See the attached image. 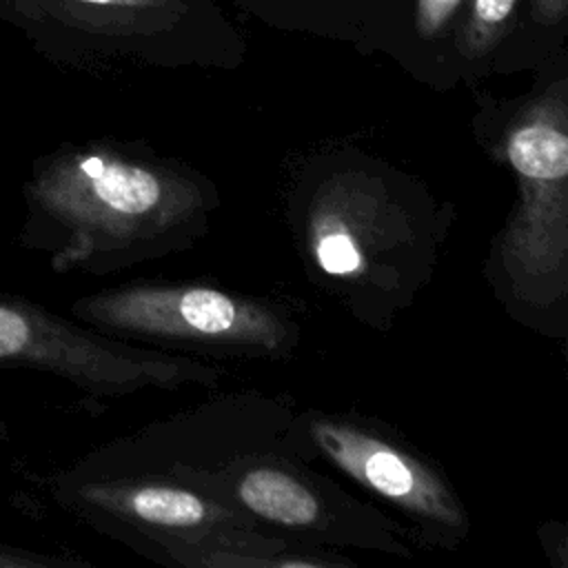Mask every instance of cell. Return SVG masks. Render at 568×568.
<instances>
[{
    "mask_svg": "<svg viewBox=\"0 0 568 568\" xmlns=\"http://www.w3.org/2000/svg\"><path fill=\"white\" fill-rule=\"evenodd\" d=\"M293 413L295 406L286 395L262 390L215 395L109 439L78 457L73 466L91 473L169 479L246 450L284 446V430Z\"/></svg>",
    "mask_w": 568,
    "mask_h": 568,
    "instance_id": "cell-8",
    "label": "cell"
},
{
    "mask_svg": "<svg viewBox=\"0 0 568 568\" xmlns=\"http://www.w3.org/2000/svg\"><path fill=\"white\" fill-rule=\"evenodd\" d=\"M568 0H532V18L544 27H555L564 20Z\"/></svg>",
    "mask_w": 568,
    "mask_h": 568,
    "instance_id": "cell-15",
    "label": "cell"
},
{
    "mask_svg": "<svg viewBox=\"0 0 568 568\" xmlns=\"http://www.w3.org/2000/svg\"><path fill=\"white\" fill-rule=\"evenodd\" d=\"M69 313L104 335L197 359L282 362L304 337L288 302L200 280L106 286L73 300Z\"/></svg>",
    "mask_w": 568,
    "mask_h": 568,
    "instance_id": "cell-4",
    "label": "cell"
},
{
    "mask_svg": "<svg viewBox=\"0 0 568 568\" xmlns=\"http://www.w3.org/2000/svg\"><path fill=\"white\" fill-rule=\"evenodd\" d=\"M517 0H470L468 16L457 31L455 49L466 62H477L493 53L506 38Z\"/></svg>",
    "mask_w": 568,
    "mask_h": 568,
    "instance_id": "cell-12",
    "label": "cell"
},
{
    "mask_svg": "<svg viewBox=\"0 0 568 568\" xmlns=\"http://www.w3.org/2000/svg\"><path fill=\"white\" fill-rule=\"evenodd\" d=\"M0 366L64 379L89 397H126L186 386L217 388L222 364L104 335L44 304L0 291Z\"/></svg>",
    "mask_w": 568,
    "mask_h": 568,
    "instance_id": "cell-7",
    "label": "cell"
},
{
    "mask_svg": "<svg viewBox=\"0 0 568 568\" xmlns=\"http://www.w3.org/2000/svg\"><path fill=\"white\" fill-rule=\"evenodd\" d=\"M138 555L180 568H353L344 552L308 546L260 526L211 528L184 535H158L135 548Z\"/></svg>",
    "mask_w": 568,
    "mask_h": 568,
    "instance_id": "cell-10",
    "label": "cell"
},
{
    "mask_svg": "<svg viewBox=\"0 0 568 568\" xmlns=\"http://www.w3.org/2000/svg\"><path fill=\"white\" fill-rule=\"evenodd\" d=\"M62 22L104 36H155L186 16L182 0H49Z\"/></svg>",
    "mask_w": 568,
    "mask_h": 568,
    "instance_id": "cell-11",
    "label": "cell"
},
{
    "mask_svg": "<svg viewBox=\"0 0 568 568\" xmlns=\"http://www.w3.org/2000/svg\"><path fill=\"white\" fill-rule=\"evenodd\" d=\"M282 213L313 286L384 333L428 286L455 206L395 162L339 144L288 162Z\"/></svg>",
    "mask_w": 568,
    "mask_h": 568,
    "instance_id": "cell-1",
    "label": "cell"
},
{
    "mask_svg": "<svg viewBox=\"0 0 568 568\" xmlns=\"http://www.w3.org/2000/svg\"><path fill=\"white\" fill-rule=\"evenodd\" d=\"M462 0H417L415 4V29L419 38L430 40L446 29Z\"/></svg>",
    "mask_w": 568,
    "mask_h": 568,
    "instance_id": "cell-14",
    "label": "cell"
},
{
    "mask_svg": "<svg viewBox=\"0 0 568 568\" xmlns=\"http://www.w3.org/2000/svg\"><path fill=\"white\" fill-rule=\"evenodd\" d=\"M169 481L197 490L257 526L333 552L415 557L402 521L355 497L284 446L233 455L215 466L184 470Z\"/></svg>",
    "mask_w": 568,
    "mask_h": 568,
    "instance_id": "cell-5",
    "label": "cell"
},
{
    "mask_svg": "<svg viewBox=\"0 0 568 568\" xmlns=\"http://www.w3.org/2000/svg\"><path fill=\"white\" fill-rule=\"evenodd\" d=\"M284 446L308 464H328L384 504L413 544L455 550L470 532L468 508L448 473L377 417L357 410H295Z\"/></svg>",
    "mask_w": 568,
    "mask_h": 568,
    "instance_id": "cell-6",
    "label": "cell"
},
{
    "mask_svg": "<svg viewBox=\"0 0 568 568\" xmlns=\"http://www.w3.org/2000/svg\"><path fill=\"white\" fill-rule=\"evenodd\" d=\"M484 151L515 182L513 206L484 260L504 311L541 337L568 335V78L528 95L490 129Z\"/></svg>",
    "mask_w": 568,
    "mask_h": 568,
    "instance_id": "cell-3",
    "label": "cell"
},
{
    "mask_svg": "<svg viewBox=\"0 0 568 568\" xmlns=\"http://www.w3.org/2000/svg\"><path fill=\"white\" fill-rule=\"evenodd\" d=\"M220 204L213 178L144 142H69L33 160L18 240L55 273L111 275L189 251Z\"/></svg>",
    "mask_w": 568,
    "mask_h": 568,
    "instance_id": "cell-2",
    "label": "cell"
},
{
    "mask_svg": "<svg viewBox=\"0 0 568 568\" xmlns=\"http://www.w3.org/2000/svg\"><path fill=\"white\" fill-rule=\"evenodd\" d=\"M82 568L89 566L78 557H62L51 552H40L31 548H20L11 544H0V568Z\"/></svg>",
    "mask_w": 568,
    "mask_h": 568,
    "instance_id": "cell-13",
    "label": "cell"
},
{
    "mask_svg": "<svg viewBox=\"0 0 568 568\" xmlns=\"http://www.w3.org/2000/svg\"><path fill=\"white\" fill-rule=\"evenodd\" d=\"M47 493L73 519L131 550L158 535L257 526L215 499L160 477L91 473L69 464L47 479Z\"/></svg>",
    "mask_w": 568,
    "mask_h": 568,
    "instance_id": "cell-9",
    "label": "cell"
}]
</instances>
